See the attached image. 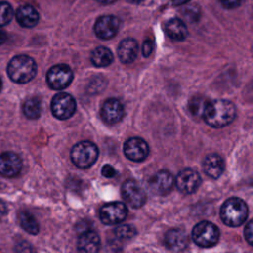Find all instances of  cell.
<instances>
[{"mask_svg": "<svg viewBox=\"0 0 253 253\" xmlns=\"http://www.w3.org/2000/svg\"><path fill=\"white\" fill-rule=\"evenodd\" d=\"M122 196L124 201L131 208L138 209L146 202V193L142 186L135 180H126L122 186Z\"/></svg>", "mask_w": 253, "mask_h": 253, "instance_id": "8", "label": "cell"}, {"mask_svg": "<svg viewBox=\"0 0 253 253\" xmlns=\"http://www.w3.org/2000/svg\"><path fill=\"white\" fill-rule=\"evenodd\" d=\"M77 249L81 252L95 253L100 249V237L93 230H86L80 234L77 241Z\"/></svg>", "mask_w": 253, "mask_h": 253, "instance_id": "18", "label": "cell"}, {"mask_svg": "<svg viewBox=\"0 0 253 253\" xmlns=\"http://www.w3.org/2000/svg\"><path fill=\"white\" fill-rule=\"evenodd\" d=\"M203 170L209 177L217 179L223 173L224 161L217 154H210L204 159Z\"/></svg>", "mask_w": 253, "mask_h": 253, "instance_id": "19", "label": "cell"}, {"mask_svg": "<svg viewBox=\"0 0 253 253\" xmlns=\"http://www.w3.org/2000/svg\"><path fill=\"white\" fill-rule=\"evenodd\" d=\"M248 214V208L245 202L239 198L227 199L220 208V218L224 224L236 227L241 225Z\"/></svg>", "mask_w": 253, "mask_h": 253, "instance_id": "3", "label": "cell"}, {"mask_svg": "<svg viewBox=\"0 0 253 253\" xmlns=\"http://www.w3.org/2000/svg\"><path fill=\"white\" fill-rule=\"evenodd\" d=\"M193 241L201 247H211L219 239V229L210 221L204 220L197 223L192 230Z\"/></svg>", "mask_w": 253, "mask_h": 253, "instance_id": "5", "label": "cell"}, {"mask_svg": "<svg viewBox=\"0 0 253 253\" xmlns=\"http://www.w3.org/2000/svg\"><path fill=\"white\" fill-rule=\"evenodd\" d=\"M220 3L222 4L223 7L227 8V9H233V8H236L238 7L242 0H219Z\"/></svg>", "mask_w": 253, "mask_h": 253, "instance_id": "30", "label": "cell"}, {"mask_svg": "<svg viewBox=\"0 0 253 253\" xmlns=\"http://www.w3.org/2000/svg\"><path fill=\"white\" fill-rule=\"evenodd\" d=\"M115 234L119 239H131L136 234V230L130 224H123L115 229Z\"/></svg>", "mask_w": 253, "mask_h": 253, "instance_id": "26", "label": "cell"}, {"mask_svg": "<svg viewBox=\"0 0 253 253\" xmlns=\"http://www.w3.org/2000/svg\"><path fill=\"white\" fill-rule=\"evenodd\" d=\"M202 117L209 126L222 127L229 125L235 119L236 109L228 100H213L205 103Z\"/></svg>", "mask_w": 253, "mask_h": 253, "instance_id": "1", "label": "cell"}, {"mask_svg": "<svg viewBox=\"0 0 253 253\" xmlns=\"http://www.w3.org/2000/svg\"><path fill=\"white\" fill-rule=\"evenodd\" d=\"M16 19L22 27L33 28L39 22V14L33 6L25 4L18 8L16 12Z\"/></svg>", "mask_w": 253, "mask_h": 253, "instance_id": "20", "label": "cell"}, {"mask_svg": "<svg viewBox=\"0 0 253 253\" xmlns=\"http://www.w3.org/2000/svg\"><path fill=\"white\" fill-rule=\"evenodd\" d=\"M14 11L8 2H0V27L9 24L13 18Z\"/></svg>", "mask_w": 253, "mask_h": 253, "instance_id": "25", "label": "cell"}, {"mask_svg": "<svg viewBox=\"0 0 253 253\" xmlns=\"http://www.w3.org/2000/svg\"><path fill=\"white\" fill-rule=\"evenodd\" d=\"M6 41V34L3 30L0 29V44H2Z\"/></svg>", "mask_w": 253, "mask_h": 253, "instance_id": "32", "label": "cell"}, {"mask_svg": "<svg viewBox=\"0 0 253 253\" xmlns=\"http://www.w3.org/2000/svg\"><path fill=\"white\" fill-rule=\"evenodd\" d=\"M119 28V18L113 15H105L96 21L94 25V32L98 38L102 40H109L117 35Z\"/></svg>", "mask_w": 253, "mask_h": 253, "instance_id": "12", "label": "cell"}, {"mask_svg": "<svg viewBox=\"0 0 253 253\" xmlns=\"http://www.w3.org/2000/svg\"><path fill=\"white\" fill-rule=\"evenodd\" d=\"M96 1L99 2V3H102V4H111V3H114L117 0H96Z\"/></svg>", "mask_w": 253, "mask_h": 253, "instance_id": "34", "label": "cell"}, {"mask_svg": "<svg viewBox=\"0 0 253 253\" xmlns=\"http://www.w3.org/2000/svg\"><path fill=\"white\" fill-rule=\"evenodd\" d=\"M138 51V43L134 39L127 38L120 42L118 47V55L123 63H131L136 58Z\"/></svg>", "mask_w": 253, "mask_h": 253, "instance_id": "17", "label": "cell"}, {"mask_svg": "<svg viewBox=\"0 0 253 253\" xmlns=\"http://www.w3.org/2000/svg\"><path fill=\"white\" fill-rule=\"evenodd\" d=\"M153 46H154V44H153L152 41L145 40L142 43V48H141V52H142L143 56L148 57L151 54L152 50H153Z\"/></svg>", "mask_w": 253, "mask_h": 253, "instance_id": "27", "label": "cell"}, {"mask_svg": "<svg viewBox=\"0 0 253 253\" xmlns=\"http://www.w3.org/2000/svg\"><path fill=\"white\" fill-rule=\"evenodd\" d=\"M1 88H2V81H1V78H0V90H1Z\"/></svg>", "mask_w": 253, "mask_h": 253, "instance_id": "36", "label": "cell"}, {"mask_svg": "<svg viewBox=\"0 0 253 253\" xmlns=\"http://www.w3.org/2000/svg\"><path fill=\"white\" fill-rule=\"evenodd\" d=\"M164 244L171 251H183L189 244V238L184 230L172 228L165 233Z\"/></svg>", "mask_w": 253, "mask_h": 253, "instance_id": "16", "label": "cell"}, {"mask_svg": "<svg viewBox=\"0 0 253 253\" xmlns=\"http://www.w3.org/2000/svg\"><path fill=\"white\" fill-rule=\"evenodd\" d=\"M114 60L112 51L106 46H99L91 53V61L97 67H106Z\"/></svg>", "mask_w": 253, "mask_h": 253, "instance_id": "22", "label": "cell"}, {"mask_svg": "<svg viewBox=\"0 0 253 253\" xmlns=\"http://www.w3.org/2000/svg\"><path fill=\"white\" fill-rule=\"evenodd\" d=\"M23 113L24 115L31 120H36L40 118L42 113L41 101L38 98H29L23 104Z\"/></svg>", "mask_w": 253, "mask_h": 253, "instance_id": "24", "label": "cell"}, {"mask_svg": "<svg viewBox=\"0 0 253 253\" xmlns=\"http://www.w3.org/2000/svg\"><path fill=\"white\" fill-rule=\"evenodd\" d=\"M7 213V206L6 204L0 200V218H2Z\"/></svg>", "mask_w": 253, "mask_h": 253, "instance_id": "31", "label": "cell"}, {"mask_svg": "<svg viewBox=\"0 0 253 253\" xmlns=\"http://www.w3.org/2000/svg\"><path fill=\"white\" fill-rule=\"evenodd\" d=\"M73 79V72L67 64H56L46 73V83L53 90L66 88Z\"/></svg>", "mask_w": 253, "mask_h": 253, "instance_id": "6", "label": "cell"}, {"mask_svg": "<svg viewBox=\"0 0 253 253\" xmlns=\"http://www.w3.org/2000/svg\"><path fill=\"white\" fill-rule=\"evenodd\" d=\"M252 220L248 221V223L246 224L245 226V229H244V236L247 240V242L252 245L253 244V234H252Z\"/></svg>", "mask_w": 253, "mask_h": 253, "instance_id": "29", "label": "cell"}, {"mask_svg": "<svg viewBox=\"0 0 253 253\" xmlns=\"http://www.w3.org/2000/svg\"><path fill=\"white\" fill-rule=\"evenodd\" d=\"M19 221L22 228L30 234H38L40 230L39 223L35 216L29 211H22L19 214Z\"/></svg>", "mask_w": 253, "mask_h": 253, "instance_id": "23", "label": "cell"}, {"mask_svg": "<svg viewBox=\"0 0 253 253\" xmlns=\"http://www.w3.org/2000/svg\"><path fill=\"white\" fill-rule=\"evenodd\" d=\"M126 206L121 202L108 203L100 210V219L103 223L108 225L122 222L126 217Z\"/></svg>", "mask_w": 253, "mask_h": 253, "instance_id": "9", "label": "cell"}, {"mask_svg": "<svg viewBox=\"0 0 253 253\" xmlns=\"http://www.w3.org/2000/svg\"><path fill=\"white\" fill-rule=\"evenodd\" d=\"M188 1H190V0H172V2H173V4L174 5H182V4H185V3H187Z\"/></svg>", "mask_w": 253, "mask_h": 253, "instance_id": "33", "label": "cell"}, {"mask_svg": "<svg viewBox=\"0 0 253 253\" xmlns=\"http://www.w3.org/2000/svg\"><path fill=\"white\" fill-rule=\"evenodd\" d=\"M124 153L131 161H143L149 154V146L140 137H130L124 144Z\"/></svg>", "mask_w": 253, "mask_h": 253, "instance_id": "11", "label": "cell"}, {"mask_svg": "<svg viewBox=\"0 0 253 253\" xmlns=\"http://www.w3.org/2000/svg\"><path fill=\"white\" fill-rule=\"evenodd\" d=\"M99 155V149L91 141H80L76 143L70 151V158L74 165L79 168L92 166Z\"/></svg>", "mask_w": 253, "mask_h": 253, "instance_id": "4", "label": "cell"}, {"mask_svg": "<svg viewBox=\"0 0 253 253\" xmlns=\"http://www.w3.org/2000/svg\"><path fill=\"white\" fill-rule=\"evenodd\" d=\"M51 113L58 120H67L76 110V102L68 93H58L51 100Z\"/></svg>", "mask_w": 253, "mask_h": 253, "instance_id": "7", "label": "cell"}, {"mask_svg": "<svg viewBox=\"0 0 253 253\" xmlns=\"http://www.w3.org/2000/svg\"><path fill=\"white\" fill-rule=\"evenodd\" d=\"M7 73L13 82L25 84L30 82L36 76L37 63L29 55H16L9 62Z\"/></svg>", "mask_w": 253, "mask_h": 253, "instance_id": "2", "label": "cell"}, {"mask_svg": "<svg viewBox=\"0 0 253 253\" xmlns=\"http://www.w3.org/2000/svg\"><path fill=\"white\" fill-rule=\"evenodd\" d=\"M101 172H102V175L106 178H113L117 175L116 169L112 165H109V164L104 165Z\"/></svg>", "mask_w": 253, "mask_h": 253, "instance_id": "28", "label": "cell"}, {"mask_svg": "<svg viewBox=\"0 0 253 253\" xmlns=\"http://www.w3.org/2000/svg\"><path fill=\"white\" fill-rule=\"evenodd\" d=\"M22 170V160L14 152L6 151L0 154V175L4 177H15Z\"/></svg>", "mask_w": 253, "mask_h": 253, "instance_id": "15", "label": "cell"}, {"mask_svg": "<svg viewBox=\"0 0 253 253\" xmlns=\"http://www.w3.org/2000/svg\"><path fill=\"white\" fill-rule=\"evenodd\" d=\"M150 190L156 195L168 194L174 186V178L172 174L167 170H160L148 181Z\"/></svg>", "mask_w": 253, "mask_h": 253, "instance_id": "13", "label": "cell"}, {"mask_svg": "<svg viewBox=\"0 0 253 253\" xmlns=\"http://www.w3.org/2000/svg\"><path fill=\"white\" fill-rule=\"evenodd\" d=\"M126 1L129 2V3H131V4H139V3L143 2L144 0H126Z\"/></svg>", "mask_w": 253, "mask_h": 253, "instance_id": "35", "label": "cell"}, {"mask_svg": "<svg viewBox=\"0 0 253 253\" xmlns=\"http://www.w3.org/2000/svg\"><path fill=\"white\" fill-rule=\"evenodd\" d=\"M124 114L125 110L123 104L115 98L106 100L101 109V117L108 125L119 123L123 119Z\"/></svg>", "mask_w": 253, "mask_h": 253, "instance_id": "14", "label": "cell"}, {"mask_svg": "<svg viewBox=\"0 0 253 253\" xmlns=\"http://www.w3.org/2000/svg\"><path fill=\"white\" fill-rule=\"evenodd\" d=\"M167 36L175 41H184L188 36V29L185 23L177 18L170 19L165 25Z\"/></svg>", "mask_w": 253, "mask_h": 253, "instance_id": "21", "label": "cell"}, {"mask_svg": "<svg viewBox=\"0 0 253 253\" xmlns=\"http://www.w3.org/2000/svg\"><path fill=\"white\" fill-rule=\"evenodd\" d=\"M201 181V176L197 171L190 168H185L178 173L175 184L181 193L188 195L193 194L198 190Z\"/></svg>", "mask_w": 253, "mask_h": 253, "instance_id": "10", "label": "cell"}]
</instances>
